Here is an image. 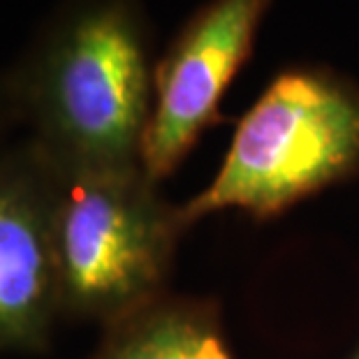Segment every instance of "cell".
<instances>
[{
	"mask_svg": "<svg viewBox=\"0 0 359 359\" xmlns=\"http://www.w3.org/2000/svg\"><path fill=\"white\" fill-rule=\"evenodd\" d=\"M149 26L137 0H67L14 70L26 140L60 170H133L154 107Z\"/></svg>",
	"mask_w": 359,
	"mask_h": 359,
	"instance_id": "1",
	"label": "cell"
},
{
	"mask_svg": "<svg viewBox=\"0 0 359 359\" xmlns=\"http://www.w3.org/2000/svg\"><path fill=\"white\" fill-rule=\"evenodd\" d=\"M350 359H359V350H357V353H355L353 357H350Z\"/></svg>",
	"mask_w": 359,
	"mask_h": 359,
	"instance_id": "8",
	"label": "cell"
},
{
	"mask_svg": "<svg viewBox=\"0 0 359 359\" xmlns=\"http://www.w3.org/2000/svg\"><path fill=\"white\" fill-rule=\"evenodd\" d=\"M273 0H209L190 17L154 67V107L142 167L160 183L216 123L225 90L250 58Z\"/></svg>",
	"mask_w": 359,
	"mask_h": 359,
	"instance_id": "4",
	"label": "cell"
},
{
	"mask_svg": "<svg viewBox=\"0 0 359 359\" xmlns=\"http://www.w3.org/2000/svg\"><path fill=\"white\" fill-rule=\"evenodd\" d=\"M359 172V86L327 67H290L234 130L216 177L179 206L183 230L220 211L271 218Z\"/></svg>",
	"mask_w": 359,
	"mask_h": 359,
	"instance_id": "2",
	"label": "cell"
},
{
	"mask_svg": "<svg viewBox=\"0 0 359 359\" xmlns=\"http://www.w3.org/2000/svg\"><path fill=\"white\" fill-rule=\"evenodd\" d=\"M58 318L51 177L24 140L0 149V350H42Z\"/></svg>",
	"mask_w": 359,
	"mask_h": 359,
	"instance_id": "5",
	"label": "cell"
},
{
	"mask_svg": "<svg viewBox=\"0 0 359 359\" xmlns=\"http://www.w3.org/2000/svg\"><path fill=\"white\" fill-rule=\"evenodd\" d=\"M14 121H17V111H14L10 81H7L5 77H0V140H3V135L7 133V128H10Z\"/></svg>",
	"mask_w": 359,
	"mask_h": 359,
	"instance_id": "7",
	"label": "cell"
},
{
	"mask_svg": "<svg viewBox=\"0 0 359 359\" xmlns=\"http://www.w3.org/2000/svg\"><path fill=\"white\" fill-rule=\"evenodd\" d=\"M47 167L60 316L111 327L165 297L183 225L144 167Z\"/></svg>",
	"mask_w": 359,
	"mask_h": 359,
	"instance_id": "3",
	"label": "cell"
},
{
	"mask_svg": "<svg viewBox=\"0 0 359 359\" xmlns=\"http://www.w3.org/2000/svg\"><path fill=\"white\" fill-rule=\"evenodd\" d=\"M93 359H234L206 304L160 297L107 327Z\"/></svg>",
	"mask_w": 359,
	"mask_h": 359,
	"instance_id": "6",
	"label": "cell"
}]
</instances>
